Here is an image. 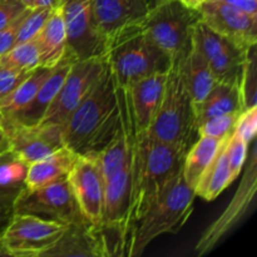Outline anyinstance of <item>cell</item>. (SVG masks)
I'll list each match as a JSON object with an SVG mask.
<instances>
[{
    "label": "cell",
    "instance_id": "cell-1",
    "mask_svg": "<svg viewBox=\"0 0 257 257\" xmlns=\"http://www.w3.org/2000/svg\"><path fill=\"white\" fill-rule=\"evenodd\" d=\"M119 125L117 85L109 67L62 127L65 147L78 155H93L109 143Z\"/></svg>",
    "mask_w": 257,
    "mask_h": 257
},
{
    "label": "cell",
    "instance_id": "cell-2",
    "mask_svg": "<svg viewBox=\"0 0 257 257\" xmlns=\"http://www.w3.org/2000/svg\"><path fill=\"white\" fill-rule=\"evenodd\" d=\"M185 155L173 146L153 138L147 131L140 130L136 176L128 213L130 232L153 201L181 172Z\"/></svg>",
    "mask_w": 257,
    "mask_h": 257
},
{
    "label": "cell",
    "instance_id": "cell-3",
    "mask_svg": "<svg viewBox=\"0 0 257 257\" xmlns=\"http://www.w3.org/2000/svg\"><path fill=\"white\" fill-rule=\"evenodd\" d=\"M196 195L181 172L132 226L125 256L138 257L146 247L165 233H177L190 218Z\"/></svg>",
    "mask_w": 257,
    "mask_h": 257
},
{
    "label": "cell",
    "instance_id": "cell-4",
    "mask_svg": "<svg viewBox=\"0 0 257 257\" xmlns=\"http://www.w3.org/2000/svg\"><path fill=\"white\" fill-rule=\"evenodd\" d=\"M182 58L171 62L162 98L147 133L183 153L198 138L195 107L182 73Z\"/></svg>",
    "mask_w": 257,
    "mask_h": 257
},
{
    "label": "cell",
    "instance_id": "cell-5",
    "mask_svg": "<svg viewBox=\"0 0 257 257\" xmlns=\"http://www.w3.org/2000/svg\"><path fill=\"white\" fill-rule=\"evenodd\" d=\"M103 55L115 83L125 88L148 75L166 72L172 62L143 32L141 24L125 28L107 38Z\"/></svg>",
    "mask_w": 257,
    "mask_h": 257
},
{
    "label": "cell",
    "instance_id": "cell-6",
    "mask_svg": "<svg viewBox=\"0 0 257 257\" xmlns=\"http://www.w3.org/2000/svg\"><path fill=\"white\" fill-rule=\"evenodd\" d=\"M201 20L198 9L181 0H167L151 9L141 27L143 32L171 58H185L192 47L193 30Z\"/></svg>",
    "mask_w": 257,
    "mask_h": 257
},
{
    "label": "cell",
    "instance_id": "cell-7",
    "mask_svg": "<svg viewBox=\"0 0 257 257\" xmlns=\"http://www.w3.org/2000/svg\"><path fill=\"white\" fill-rule=\"evenodd\" d=\"M69 225L53 220L13 213L0 233V247L4 255L14 257H39L57 246Z\"/></svg>",
    "mask_w": 257,
    "mask_h": 257
},
{
    "label": "cell",
    "instance_id": "cell-8",
    "mask_svg": "<svg viewBox=\"0 0 257 257\" xmlns=\"http://www.w3.org/2000/svg\"><path fill=\"white\" fill-rule=\"evenodd\" d=\"M107 68L104 55L78 59L70 67L57 97L38 125H53L62 130L73 110L82 103Z\"/></svg>",
    "mask_w": 257,
    "mask_h": 257
},
{
    "label": "cell",
    "instance_id": "cell-9",
    "mask_svg": "<svg viewBox=\"0 0 257 257\" xmlns=\"http://www.w3.org/2000/svg\"><path fill=\"white\" fill-rule=\"evenodd\" d=\"M14 213H28L69 226L87 222L80 215L67 177L33 190L23 187L14 201Z\"/></svg>",
    "mask_w": 257,
    "mask_h": 257
},
{
    "label": "cell",
    "instance_id": "cell-10",
    "mask_svg": "<svg viewBox=\"0 0 257 257\" xmlns=\"http://www.w3.org/2000/svg\"><path fill=\"white\" fill-rule=\"evenodd\" d=\"M193 43L207 60L216 82L240 84L248 50H242L207 27L202 20L193 30Z\"/></svg>",
    "mask_w": 257,
    "mask_h": 257
},
{
    "label": "cell",
    "instance_id": "cell-11",
    "mask_svg": "<svg viewBox=\"0 0 257 257\" xmlns=\"http://www.w3.org/2000/svg\"><path fill=\"white\" fill-rule=\"evenodd\" d=\"M62 13L68 54L75 60L103 55L104 40L93 22L92 0H63Z\"/></svg>",
    "mask_w": 257,
    "mask_h": 257
},
{
    "label": "cell",
    "instance_id": "cell-12",
    "mask_svg": "<svg viewBox=\"0 0 257 257\" xmlns=\"http://www.w3.org/2000/svg\"><path fill=\"white\" fill-rule=\"evenodd\" d=\"M0 125L8 137L10 152L27 166L64 146L62 130L58 127L29 125L17 120H0Z\"/></svg>",
    "mask_w": 257,
    "mask_h": 257
},
{
    "label": "cell",
    "instance_id": "cell-13",
    "mask_svg": "<svg viewBox=\"0 0 257 257\" xmlns=\"http://www.w3.org/2000/svg\"><path fill=\"white\" fill-rule=\"evenodd\" d=\"M67 178L82 217L90 227L99 225L104 185L94 158L88 155H78Z\"/></svg>",
    "mask_w": 257,
    "mask_h": 257
},
{
    "label": "cell",
    "instance_id": "cell-14",
    "mask_svg": "<svg viewBox=\"0 0 257 257\" xmlns=\"http://www.w3.org/2000/svg\"><path fill=\"white\" fill-rule=\"evenodd\" d=\"M198 12L201 20L210 29L225 37L240 49L248 50L256 45L257 18L216 0L203 3L198 8Z\"/></svg>",
    "mask_w": 257,
    "mask_h": 257
},
{
    "label": "cell",
    "instance_id": "cell-15",
    "mask_svg": "<svg viewBox=\"0 0 257 257\" xmlns=\"http://www.w3.org/2000/svg\"><path fill=\"white\" fill-rule=\"evenodd\" d=\"M256 148H253L251 153L250 165L245 173L240 188L236 192L235 197L230 202L228 207L222 212V215L210 226L208 230L203 233L201 240L196 245V252L198 255L208 252L213 246L238 222L241 217L247 212L251 202L253 201L256 193Z\"/></svg>",
    "mask_w": 257,
    "mask_h": 257
},
{
    "label": "cell",
    "instance_id": "cell-16",
    "mask_svg": "<svg viewBox=\"0 0 257 257\" xmlns=\"http://www.w3.org/2000/svg\"><path fill=\"white\" fill-rule=\"evenodd\" d=\"M153 7L155 0H92L95 29L102 39L141 24Z\"/></svg>",
    "mask_w": 257,
    "mask_h": 257
},
{
    "label": "cell",
    "instance_id": "cell-17",
    "mask_svg": "<svg viewBox=\"0 0 257 257\" xmlns=\"http://www.w3.org/2000/svg\"><path fill=\"white\" fill-rule=\"evenodd\" d=\"M167 74L168 70L155 73L127 87L136 122L141 131H147L150 128L162 98Z\"/></svg>",
    "mask_w": 257,
    "mask_h": 257
},
{
    "label": "cell",
    "instance_id": "cell-18",
    "mask_svg": "<svg viewBox=\"0 0 257 257\" xmlns=\"http://www.w3.org/2000/svg\"><path fill=\"white\" fill-rule=\"evenodd\" d=\"M74 62V58L70 57L67 53L64 59L57 67L53 68L49 75L45 78V80L42 83L39 89H38L37 94L34 95V98L29 103V105L25 108L24 112L14 120L29 125L38 124L40 122V119L43 118V115L48 110V108L53 103L54 98L57 97L58 92H59L60 87L63 85V82H64L65 77L68 75L70 67H72V64Z\"/></svg>",
    "mask_w": 257,
    "mask_h": 257
},
{
    "label": "cell",
    "instance_id": "cell-19",
    "mask_svg": "<svg viewBox=\"0 0 257 257\" xmlns=\"http://www.w3.org/2000/svg\"><path fill=\"white\" fill-rule=\"evenodd\" d=\"M77 157L78 153L65 146H62L47 157L33 162L27 168L24 187L33 190L54 182L59 178L67 177Z\"/></svg>",
    "mask_w": 257,
    "mask_h": 257
},
{
    "label": "cell",
    "instance_id": "cell-20",
    "mask_svg": "<svg viewBox=\"0 0 257 257\" xmlns=\"http://www.w3.org/2000/svg\"><path fill=\"white\" fill-rule=\"evenodd\" d=\"M40 53V67L54 68L67 55V32L62 5L54 8L37 37Z\"/></svg>",
    "mask_w": 257,
    "mask_h": 257
},
{
    "label": "cell",
    "instance_id": "cell-21",
    "mask_svg": "<svg viewBox=\"0 0 257 257\" xmlns=\"http://www.w3.org/2000/svg\"><path fill=\"white\" fill-rule=\"evenodd\" d=\"M243 110L240 84L216 82L205 99L195 105L196 125L210 118L228 113H241Z\"/></svg>",
    "mask_w": 257,
    "mask_h": 257
},
{
    "label": "cell",
    "instance_id": "cell-22",
    "mask_svg": "<svg viewBox=\"0 0 257 257\" xmlns=\"http://www.w3.org/2000/svg\"><path fill=\"white\" fill-rule=\"evenodd\" d=\"M181 64H182L183 78H185L186 85H187L193 107H195L205 99L208 92L216 84V79L207 60L200 52V49L196 47L193 40L192 47L188 50L186 57L182 58Z\"/></svg>",
    "mask_w": 257,
    "mask_h": 257
},
{
    "label": "cell",
    "instance_id": "cell-23",
    "mask_svg": "<svg viewBox=\"0 0 257 257\" xmlns=\"http://www.w3.org/2000/svg\"><path fill=\"white\" fill-rule=\"evenodd\" d=\"M228 137L222 143L216 157L213 158L211 165L206 168L205 172L198 180L197 185L195 186L193 191H195L196 197L198 196L205 201H213L226 190V187H228L235 181L232 173H231L227 153H226Z\"/></svg>",
    "mask_w": 257,
    "mask_h": 257
},
{
    "label": "cell",
    "instance_id": "cell-24",
    "mask_svg": "<svg viewBox=\"0 0 257 257\" xmlns=\"http://www.w3.org/2000/svg\"><path fill=\"white\" fill-rule=\"evenodd\" d=\"M227 137L212 138L207 136H198L196 142L186 152L182 163V176L191 188L195 190L200 177L211 165Z\"/></svg>",
    "mask_w": 257,
    "mask_h": 257
},
{
    "label": "cell",
    "instance_id": "cell-25",
    "mask_svg": "<svg viewBox=\"0 0 257 257\" xmlns=\"http://www.w3.org/2000/svg\"><path fill=\"white\" fill-rule=\"evenodd\" d=\"M53 68L38 67L10 94L0 99V120H14L29 105Z\"/></svg>",
    "mask_w": 257,
    "mask_h": 257
},
{
    "label": "cell",
    "instance_id": "cell-26",
    "mask_svg": "<svg viewBox=\"0 0 257 257\" xmlns=\"http://www.w3.org/2000/svg\"><path fill=\"white\" fill-rule=\"evenodd\" d=\"M0 63L25 72L37 69L40 67V53L37 38L15 44L9 52L0 57Z\"/></svg>",
    "mask_w": 257,
    "mask_h": 257
},
{
    "label": "cell",
    "instance_id": "cell-27",
    "mask_svg": "<svg viewBox=\"0 0 257 257\" xmlns=\"http://www.w3.org/2000/svg\"><path fill=\"white\" fill-rule=\"evenodd\" d=\"M256 45L250 48L240 78V90L243 110L256 105Z\"/></svg>",
    "mask_w": 257,
    "mask_h": 257
},
{
    "label": "cell",
    "instance_id": "cell-28",
    "mask_svg": "<svg viewBox=\"0 0 257 257\" xmlns=\"http://www.w3.org/2000/svg\"><path fill=\"white\" fill-rule=\"evenodd\" d=\"M52 10V8L48 7H37L29 9L24 20H23L22 25H20L19 32H18L17 44L30 39H35L40 33V30L43 29V27H44Z\"/></svg>",
    "mask_w": 257,
    "mask_h": 257
},
{
    "label": "cell",
    "instance_id": "cell-29",
    "mask_svg": "<svg viewBox=\"0 0 257 257\" xmlns=\"http://www.w3.org/2000/svg\"><path fill=\"white\" fill-rule=\"evenodd\" d=\"M240 113H228L217 115L201 123L197 128L198 136H207L212 138H225L232 133L236 119Z\"/></svg>",
    "mask_w": 257,
    "mask_h": 257
},
{
    "label": "cell",
    "instance_id": "cell-30",
    "mask_svg": "<svg viewBox=\"0 0 257 257\" xmlns=\"http://www.w3.org/2000/svg\"><path fill=\"white\" fill-rule=\"evenodd\" d=\"M248 143H246L242 138L238 136L237 132L232 131L227 140V146H226V153H227L228 165H230L232 177L237 178L238 175L242 171L243 165L246 162L248 151Z\"/></svg>",
    "mask_w": 257,
    "mask_h": 257
},
{
    "label": "cell",
    "instance_id": "cell-31",
    "mask_svg": "<svg viewBox=\"0 0 257 257\" xmlns=\"http://www.w3.org/2000/svg\"><path fill=\"white\" fill-rule=\"evenodd\" d=\"M233 131L237 132L238 136L248 145L255 140L257 131V105L247 108L238 114Z\"/></svg>",
    "mask_w": 257,
    "mask_h": 257
},
{
    "label": "cell",
    "instance_id": "cell-32",
    "mask_svg": "<svg viewBox=\"0 0 257 257\" xmlns=\"http://www.w3.org/2000/svg\"><path fill=\"white\" fill-rule=\"evenodd\" d=\"M32 72L8 67L0 63V99L7 97L22 82H24Z\"/></svg>",
    "mask_w": 257,
    "mask_h": 257
},
{
    "label": "cell",
    "instance_id": "cell-33",
    "mask_svg": "<svg viewBox=\"0 0 257 257\" xmlns=\"http://www.w3.org/2000/svg\"><path fill=\"white\" fill-rule=\"evenodd\" d=\"M23 187L8 186L0 182V227L8 223L14 213V201Z\"/></svg>",
    "mask_w": 257,
    "mask_h": 257
},
{
    "label": "cell",
    "instance_id": "cell-34",
    "mask_svg": "<svg viewBox=\"0 0 257 257\" xmlns=\"http://www.w3.org/2000/svg\"><path fill=\"white\" fill-rule=\"evenodd\" d=\"M28 12H29V9L25 10L18 19H15L14 22L10 23L9 25H7L5 28L0 29V57H2L3 54H5L7 52H9V50L17 44L18 32H19L20 25H22L23 20H24Z\"/></svg>",
    "mask_w": 257,
    "mask_h": 257
},
{
    "label": "cell",
    "instance_id": "cell-35",
    "mask_svg": "<svg viewBox=\"0 0 257 257\" xmlns=\"http://www.w3.org/2000/svg\"><path fill=\"white\" fill-rule=\"evenodd\" d=\"M29 8L20 0H0V29L9 25Z\"/></svg>",
    "mask_w": 257,
    "mask_h": 257
},
{
    "label": "cell",
    "instance_id": "cell-36",
    "mask_svg": "<svg viewBox=\"0 0 257 257\" xmlns=\"http://www.w3.org/2000/svg\"><path fill=\"white\" fill-rule=\"evenodd\" d=\"M216 2L232 5L252 18H257V0H216Z\"/></svg>",
    "mask_w": 257,
    "mask_h": 257
},
{
    "label": "cell",
    "instance_id": "cell-37",
    "mask_svg": "<svg viewBox=\"0 0 257 257\" xmlns=\"http://www.w3.org/2000/svg\"><path fill=\"white\" fill-rule=\"evenodd\" d=\"M63 4V0H35V8L37 7H48V8H54L60 7Z\"/></svg>",
    "mask_w": 257,
    "mask_h": 257
},
{
    "label": "cell",
    "instance_id": "cell-38",
    "mask_svg": "<svg viewBox=\"0 0 257 257\" xmlns=\"http://www.w3.org/2000/svg\"><path fill=\"white\" fill-rule=\"evenodd\" d=\"M9 150V142H8V137L7 135H5L4 130L2 128V125H0V155H3V153L8 152Z\"/></svg>",
    "mask_w": 257,
    "mask_h": 257
},
{
    "label": "cell",
    "instance_id": "cell-39",
    "mask_svg": "<svg viewBox=\"0 0 257 257\" xmlns=\"http://www.w3.org/2000/svg\"><path fill=\"white\" fill-rule=\"evenodd\" d=\"M181 2L185 5H187V7L193 8V9H198V8H200L203 3L207 2V0H181Z\"/></svg>",
    "mask_w": 257,
    "mask_h": 257
},
{
    "label": "cell",
    "instance_id": "cell-40",
    "mask_svg": "<svg viewBox=\"0 0 257 257\" xmlns=\"http://www.w3.org/2000/svg\"><path fill=\"white\" fill-rule=\"evenodd\" d=\"M20 2H22L25 7L29 8V9L35 8V0H20Z\"/></svg>",
    "mask_w": 257,
    "mask_h": 257
},
{
    "label": "cell",
    "instance_id": "cell-41",
    "mask_svg": "<svg viewBox=\"0 0 257 257\" xmlns=\"http://www.w3.org/2000/svg\"><path fill=\"white\" fill-rule=\"evenodd\" d=\"M156 2V5L157 4H160V3H163V2H167V0H155Z\"/></svg>",
    "mask_w": 257,
    "mask_h": 257
}]
</instances>
